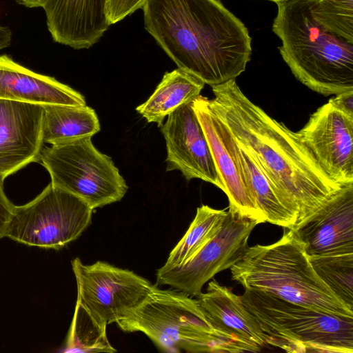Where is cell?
Instances as JSON below:
<instances>
[{"label":"cell","mask_w":353,"mask_h":353,"mask_svg":"<svg viewBox=\"0 0 353 353\" xmlns=\"http://www.w3.org/2000/svg\"><path fill=\"white\" fill-rule=\"evenodd\" d=\"M145 30L176 64L211 87L235 79L252 54L244 23L218 0H145Z\"/></svg>","instance_id":"cell-1"},{"label":"cell","mask_w":353,"mask_h":353,"mask_svg":"<svg viewBox=\"0 0 353 353\" xmlns=\"http://www.w3.org/2000/svg\"><path fill=\"white\" fill-rule=\"evenodd\" d=\"M212 89L214 98L210 104L236 143L297 205L294 228L340 190L342 185L325 174L296 132L252 102L235 79Z\"/></svg>","instance_id":"cell-2"},{"label":"cell","mask_w":353,"mask_h":353,"mask_svg":"<svg viewBox=\"0 0 353 353\" xmlns=\"http://www.w3.org/2000/svg\"><path fill=\"white\" fill-rule=\"evenodd\" d=\"M276 5L272 31L281 41L279 50L294 77L325 97L353 91V43L319 23L307 0Z\"/></svg>","instance_id":"cell-3"},{"label":"cell","mask_w":353,"mask_h":353,"mask_svg":"<svg viewBox=\"0 0 353 353\" xmlns=\"http://www.w3.org/2000/svg\"><path fill=\"white\" fill-rule=\"evenodd\" d=\"M232 279L245 289L260 290L285 301L327 313L353 317L313 269L293 229L268 245L248 247L230 268Z\"/></svg>","instance_id":"cell-4"},{"label":"cell","mask_w":353,"mask_h":353,"mask_svg":"<svg viewBox=\"0 0 353 353\" xmlns=\"http://www.w3.org/2000/svg\"><path fill=\"white\" fill-rule=\"evenodd\" d=\"M124 332L145 334L166 352H244L238 343L215 329L197 299L156 285L145 299L117 322Z\"/></svg>","instance_id":"cell-5"},{"label":"cell","mask_w":353,"mask_h":353,"mask_svg":"<svg viewBox=\"0 0 353 353\" xmlns=\"http://www.w3.org/2000/svg\"><path fill=\"white\" fill-rule=\"evenodd\" d=\"M266 344L287 352H353V317L327 313L245 289L241 296Z\"/></svg>","instance_id":"cell-6"},{"label":"cell","mask_w":353,"mask_h":353,"mask_svg":"<svg viewBox=\"0 0 353 353\" xmlns=\"http://www.w3.org/2000/svg\"><path fill=\"white\" fill-rule=\"evenodd\" d=\"M51 183L85 201L93 210L121 201L128 185L111 157L91 137L43 148L40 157Z\"/></svg>","instance_id":"cell-7"},{"label":"cell","mask_w":353,"mask_h":353,"mask_svg":"<svg viewBox=\"0 0 353 353\" xmlns=\"http://www.w3.org/2000/svg\"><path fill=\"white\" fill-rule=\"evenodd\" d=\"M93 209L51 183L33 200L14 205L5 237L29 246L59 250L91 223Z\"/></svg>","instance_id":"cell-8"},{"label":"cell","mask_w":353,"mask_h":353,"mask_svg":"<svg viewBox=\"0 0 353 353\" xmlns=\"http://www.w3.org/2000/svg\"><path fill=\"white\" fill-rule=\"evenodd\" d=\"M79 300L103 324L117 323L137 307L155 286L133 271L98 261H71Z\"/></svg>","instance_id":"cell-9"},{"label":"cell","mask_w":353,"mask_h":353,"mask_svg":"<svg viewBox=\"0 0 353 353\" xmlns=\"http://www.w3.org/2000/svg\"><path fill=\"white\" fill-rule=\"evenodd\" d=\"M257 224L229 210L217 232L194 257L183 265L157 270V283L196 297L216 274L230 268L241 259Z\"/></svg>","instance_id":"cell-10"},{"label":"cell","mask_w":353,"mask_h":353,"mask_svg":"<svg viewBox=\"0 0 353 353\" xmlns=\"http://www.w3.org/2000/svg\"><path fill=\"white\" fill-rule=\"evenodd\" d=\"M296 134L333 181L353 183V117L328 101Z\"/></svg>","instance_id":"cell-11"},{"label":"cell","mask_w":353,"mask_h":353,"mask_svg":"<svg viewBox=\"0 0 353 353\" xmlns=\"http://www.w3.org/2000/svg\"><path fill=\"white\" fill-rule=\"evenodd\" d=\"M192 107L203 130L229 201V210L256 222L266 217L250 194L234 151V138L212 108L209 99L199 96Z\"/></svg>","instance_id":"cell-12"},{"label":"cell","mask_w":353,"mask_h":353,"mask_svg":"<svg viewBox=\"0 0 353 353\" xmlns=\"http://www.w3.org/2000/svg\"><path fill=\"white\" fill-rule=\"evenodd\" d=\"M160 128L166 144V171L179 170L187 181L201 179L223 191L208 142L192 103L169 114Z\"/></svg>","instance_id":"cell-13"},{"label":"cell","mask_w":353,"mask_h":353,"mask_svg":"<svg viewBox=\"0 0 353 353\" xmlns=\"http://www.w3.org/2000/svg\"><path fill=\"white\" fill-rule=\"evenodd\" d=\"M44 105L0 99V176L39 162Z\"/></svg>","instance_id":"cell-14"},{"label":"cell","mask_w":353,"mask_h":353,"mask_svg":"<svg viewBox=\"0 0 353 353\" xmlns=\"http://www.w3.org/2000/svg\"><path fill=\"white\" fill-rule=\"evenodd\" d=\"M309 256L353 253V183L293 229Z\"/></svg>","instance_id":"cell-15"},{"label":"cell","mask_w":353,"mask_h":353,"mask_svg":"<svg viewBox=\"0 0 353 353\" xmlns=\"http://www.w3.org/2000/svg\"><path fill=\"white\" fill-rule=\"evenodd\" d=\"M105 4L106 0H47L43 8L53 41L75 50L92 47L110 26Z\"/></svg>","instance_id":"cell-16"},{"label":"cell","mask_w":353,"mask_h":353,"mask_svg":"<svg viewBox=\"0 0 353 353\" xmlns=\"http://www.w3.org/2000/svg\"><path fill=\"white\" fill-rule=\"evenodd\" d=\"M196 299L213 327L245 352H257L267 345L257 321L243 305L241 296L230 289L213 281Z\"/></svg>","instance_id":"cell-17"},{"label":"cell","mask_w":353,"mask_h":353,"mask_svg":"<svg viewBox=\"0 0 353 353\" xmlns=\"http://www.w3.org/2000/svg\"><path fill=\"white\" fill-rule=\"evenodd\" d=\"M0 99L43 105H86L79 92L54 77L23 66L6 54L0 55Z\"/></svg>","instance_id":"cell-18"},{"label":"cell","mask_w":353,"mask_h":353,"mask_svg":"<svg viewBox=\"0 0 353 353\" xmlns=\"http://www.w3.org/2000/svg\"><path fill=\"white\" fill-rule=\"evenodd\" d=\"M234 151L247 187L266 217V222L293 229L299 210L295 202L265 172L234 139Z\"/></svg>","instance_id":"cell-19"},{"label":"cell","mask_w":353,"mask_h":353,"mask_svg":"<svg viewBox=\"0 0 353 353\" xmlns=\"http://www.w3.org/2000/svg\"><path fill=\"white\" fill-rule=\"evenodd\" d=\"M204 85L203 81L179 68L165 72L152 94L136 110L148 123H156L160 128L166 117L200 96Z\"/></svg>","instance_id":"cell-20"},{"label":"cell","mask_w":353,"mask_h":353,"mask_svg":"<svg viewBox=\"0 0 353 353\" xmlns=\"http://www.w3.org/2000/svg\"><path fill=\"white\" fill-rule=\"evenodd\" d=\"M100 130L94 110L88 106L44 105L43 139L51 145L92 137Z\"/></svg>","instance_id":"cell-21"},{"label":"cell","mask_w":353,"mask_h":353,"mask_svg":"<svg viewBox=\"0 0 353 353\" xmlns=\"http://www.w3.org/2000/svg\"><path fill=\"white\" fill-rule=\"evenodd\" d=\"M226 214L225 210H216L205 205L199 207L189 228L160 269L168 270L183 265L194 257L215 235Z\"/></svg>","instance_id":"cell-22"},{"label":"cell","mask_w":353,"mask_h":353,"mask_svg":"<svg viewBox=\"0 0 353 353\" xmlns=\"http://www.w3.org/2000/svg\"><path fill=\"white\" fill-rule=\"evenodd\" d=\"M65 352H116L107 335V325L99 323L77 299L64 347Z\"/></svg>","instance_id":"cell-23"},{"label":"cell","mask_w":353,"mask_h":353,"mask_svg":"<svg viewBox=\"0 0 353 353\" xmlns=\"http://www.w3.org/2000/svg\"><path fill=\"white\" fill-rule=\"evenodd\" d=\"M308 259L320 279L353 308V253L312 256Z\"/></svg>","instance_id":"cell-24"},{"label":"cell","mask_w":353,"mask_h":353,"mask_svg":"<svg viewBox=\"0 0 353 353\" xmlns=\"http://www.w3.org/2000/svg\"><path fill=\"white\" fill-rule=\"evenodd\" d=\"M307 4L319 23L353 43V0H307Z\"/></svg>","instance_id":"cell-25"},{"label":"cell","mask_w":353,"mask_h":353,"mask_svg":"<svg viewBox=\"0 0 353 353\" xmlns=\"http://www.w3.org/2000/svg\"><path fill=\"white\" fill-rule=\"evenodd\" d=\"M145 0H106L105 14L108 24H114L142 8Z\"/></svg>","instance_id":"cell-26"},{"label":"cell","mask_w":353,"mask_h":353,"mask_svg":"<svg viewBox=\"0 0 353 353\" xmlns=\"http://www.w3.org/2000/svg\"><path fill=\"white\" fill-rule=\"evenodd\" d=\"M4 180L0 176V239L5 237L14 207L4 192Z\"/></svg>","instance_id":"cell-27"},{"label":"cell","mask_w":353,"mask_h":353,"mask_svg":"<svg viewBox=\"0 0 353 353\" xmlns=\"http://www.w3.org/2000/svg\"><path fill=\"white\" fill-rule=\"evenodd\" d=\"M329 101L349 116L353 117V91L335 95Z\"/></svg>","instance_id":"cell-28"},{"label":"cell","mask_w":353,"mask_h":353,"mask_svg":"<svg viewBox=\"0 0 353 353\" xmlns=\"http://www.w3.org/2000/svg\"><path fill=\"white\" fill-rule=\"evenodd\" d=\"M12 37L11 30L7 26L0 25V50L10 46Z\"/></svg>","instance_id":"cell-29"},{"label":"cell","mask_w":353,"mask_h":353,"mask_svg":"<svg viewBox=\"0 0 353 353\" xmlns=\"http://www.w3.org/2000/svg\"><path fill=\"white\" fill-rule=\"evenodd\" d=\"M47 0H16V1L27 8H38L45 5Z\"/></svg>","instance_id":"cell-30"},{"label":"cell","mask_w":353,"mask_h":353,"mask_svg":"<svg viewBox=\"0 0 353 353\" xmlns=\"http://www.w3.org/2000/svg\"><path fill=\"white\" fill-rule=\"evenodd\" d=\"M268 1H273L276 3H281V2H283V1H285L286 0H268Z\"/></svg>","instance_id":"cell-31"}]
</instances>
